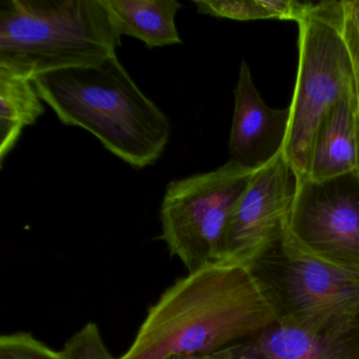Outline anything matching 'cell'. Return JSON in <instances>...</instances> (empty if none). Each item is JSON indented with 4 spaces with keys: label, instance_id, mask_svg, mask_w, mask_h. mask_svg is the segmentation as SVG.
Segmentation results:
<instances>
[{
    "label": "cell",
    "instance_id": "52a82bcc",
    "mask_svg": "<svg viewBox=\"0 0 359 359\" xmlns=\"http://www.w3.org/2000/svg\"><path fill=\"white\" fill-rule=\"evenodd\" d=\"M287 233L315 257L359 274V172L298 178Z\"/></svg>",
    "mask_w": 359,
    "mask_h": 359
},
{
    "label": "cell",
    "instance_id": "7c38bea8",
    "mask_svg": "<svg viewBox=\"0 0 359 359\" xmlns=\"http://www.w3.org/2000/svg\"><path fill=\"white\" fill-rule=\"evenodd\" d=\"M121 36L140 39L147 47L182 43L175 24L182 8L176 0H104Z\"/></svg>",
    "mask_w": 359,
    "mask_h": 359
},
{
    "label": "cell",
    "instance_id": "5b68a950",
    "mask_svg": "<svg viewBox=\"0 0 359 359\" xmlns=\"http://www.w3.org/2000/svg\"><path fill=\"white\" fill-rule=\"evenodd\" d=\"M258 262L268 264L270 274L257 277L274 306L278 323L316 334H346L359 329L357 273L315 257L287 231Z\"/></svg>",
    "mask_w": 359,
    "mask_h": 359
},
{
    "label": "cell",
    "instance_id": "3957f363",
    "mask_svg": "<svg viewBox=\"0 0 359 359\" xmlns=\"http://www.w3.org/2000/svg\"><path fill=\"white\" fill-rule=\"evenodd\" d=\"M121 35L104 0H3L0 68L26 79L100 64Z\"/></svg>",
    "mask_w": 359,
    "mask_h": 359
},
{
    "label": "cell",
    "instance_id": "7a4b0ae2",
    "mask_svg": "<svg viewBox=\"0 0 359 359\" xmlns=\"http://www.w3.org/2000/svg\"><path fill=\"white\" fill-rule=\"evenodd\" d=\"M33 83L64 125L87 130L134 169L154 165L169 144V118L117 55L93 66L45 73Z\"/></svg>",
    "mask_w": 359,
    "mask_h": 359
},
{
    "label": "cell",
    "instance_id": "e0dca14e",
    "mask_svg": "<svg viewBox=\"0 0 359 359\" xmlns=\"http://www.w3.org/2000/svg\"><path fill=\"white\" fill-rule=\"evenodd\" d=\"M270 20H294L299 22L308 13L313 4L296 0H260Z\"/></svg>",
    "mask_w": 359,
    "mask_h": 359
},
{
    "label": "cell",
    "instance_id": "ffe728a7",
    "mask_svg": "<svg viewBox=\"0 0 359 359\" xmlns=\"http://www.w3.org/2000/svg\"><path fill=\"white\" fill-rule=\"evenodd\" d=\"M352 56L355 69V132H356L357 171L359 172V60L354 53H352Z\"/></svg>",
    "mask_w": 359,
    "mask_h": 359
},
{
    "label": "cell",
    "instance_id": "2e32d148",
    "mask_svg": "<svg viewBox=\"0 0 359 359\" xmlns=\"http://www.w3.org/2000/svg\"><path fill=\"white\" fill-rule=\"evenodd\" d=\"M60 352L65 359H115L95 323H87L71 336Z\"/></svg>",
    "mask_w": 359,
    "mask_h": 359
},
{
    "label": "cell",
    "instance_id": "ac0fdd59",
    "mask_svg": "<svg viewBox=\"0 0 359 359\" xmlns=\"http://www.w3.org/2000/svg\"><path fill=\"white\" fill-rule=\"evenodd\" d=\"M344 36L359 60V0H344Z\"/></svg>",
    "mask_w": 359,
    "mask_h": 359
},
{
    "label": "cell",
    "instance_id": "d6986e66",
    "mask_svg": "<svg viewBox=\"0 0 359 359\" xmlns=\"http://www.w3.org/2000/svg\"><path fill=\"white\" fill-rule=\"evenodd\" d=\"M173 359H249L241 350V346H232L217 352L194 356L177 357Z\"/></svg>",
    "mask_w": 359,
    "mask_h": 359
},
{
    "label": "cell",
    "instance_id": "ba28073f",
    "mask_svg": "<svg viewBox=\"0 0 359 359\" xmlns=\"http://www.w3.org/2000/svg\"><path fill=\"white\" fill-rule=\"evenodd\" d=\"M297 187L283 152L257 170L226 222L218 262L253 270L287 231Z\"/></svg>",
    "mask_w": 359,
    "mask_h": 359
},
{
    "label": "cell",
    "instance_id": "5bb4252c",
    "mask_svg": "<svg viewBox=\"0 0 359 359\" xmlns=\"http://www.w3.org/2000/svg\"><path fill=\"white\" fill-rule=\"evenodd\" d=\"M199 14L233 20H270L260 0H194Z\"/></svg>",
    "mask_w": 359,
    "mask_h": 359
},
{
    "label": "cell",
    "instance_id": "30bf717a",
    "mask_svg": "<svg viewBox=\"0 0 359 359\" xmlns=\"http://www.w3.org/2000/svg\"><path fill=\"white\" fill-rule=\"evenodd\" d=\"M241 350L249 359H359V329L316 334L276 321Z\"/></svg>",
    "mask_w": 359,
    "mask_h": 359
},
{
    "label": "cell",
    "instance_id": "8992f818",
    "mask_svg": "<svg viewBox=\"0 0 359 359\" xmlns=\"http://www.w3.org/2000/svg\"><path fill=\"white\" fill-rule=\"evenodd\" d=\"M256 171L231 159L168 184L159 212L161 239L188 273L218 262L226 222Z\"/></svg>",
    "mask_w": 359,
    "mask_h": 359
},
{
    "label": "cell",
    "instance_id": "4fadbf2b",
    "mask_svg": "<svg viewBox=\"0 0 359 359\" xmlns=\"http://www.w3.org/2000/svg\"><path fill=\"white\" fill-rule=\"evenodd\" d=\"M34 83L0 68V163L13 150L22 130L45 114Z\"/></svg>",
    "mask_w": 359,
    "mask_h": 359
},
{
    "label": "cell",
    "instance_id": "9a60e30c",
    "mask_svg": "<svg viewBox=\"0 0 359 359\" xmlns=\"http://www.w3.org/2000/svg\"><path fill=\"white\" fill-rule=\"evenodd\" d=\"M0 359H65L60 351L43 344L31 333L16 332L0 338Z\"/></svg>",
    "mask_w": 359,
    "mask_h": 359
},
{
    "label": "cell",
    "instance_id": "9c48e42d",
    "mask_svg": "<svg viewBox=\"0 0 359 359\" xmlns=\"http://www.w3.org/2000/svg\"><path fill=\"white\" fill-rule=\"evenodd\" d=\"M234 97L229 138L231 156L243 167L262 169L283 152L289 132L290 108L273 109L262 100L245 62L241 65Z\"/></svg>",
    "mask_w": 359,
    "mask_h": 359
},
{
    "label": "cell",
    "instance_id": "6da1fadb",
    "mask_svg": "<svg viewBox=\"0 0 359 359\" xmlns=\"http://www.w3.org/2000/svg\"><path fill=\"white\" fill-rule=\"evenodd\" d=\"M276 321L274 306L252 269L214 262L165 290L117 359L210 354L251 339Z\"/></svg>",
    "mask_w": 359,
    "mask_h": 359
},
{
    "label": "cell",
    "instance_id": "277c9868",
    "mask_svg": "<svg viewBox=\"0 0 359 359\" xmlns=\"http://www.w3.org/2000/svg\"><path fill=\"white\" fill-rule=\"evenodd\" d=\"M298 69L283 155L306 177L317 130L355 87L354 60L344 36V0L313 5L298 22Z\"/></svg>",
    "mask_w": 359,
    "mask_h": 359
},
{
    "label": "cell",
    "instance_id": "8fae6325",
    "mask_svg": "<svg viewBox=\"0 0 359 359\" xmlns=\"http://www.w3.org/2000/svg\"><path fill=\"white\" fill-rule=\"evenodd\" d=\"M357 170L355 87L325 115L313 144L306 177L325 180Z\"/></svg>",
    "mask_w": 359,
    "mask_h": 359
}]
</instances>
